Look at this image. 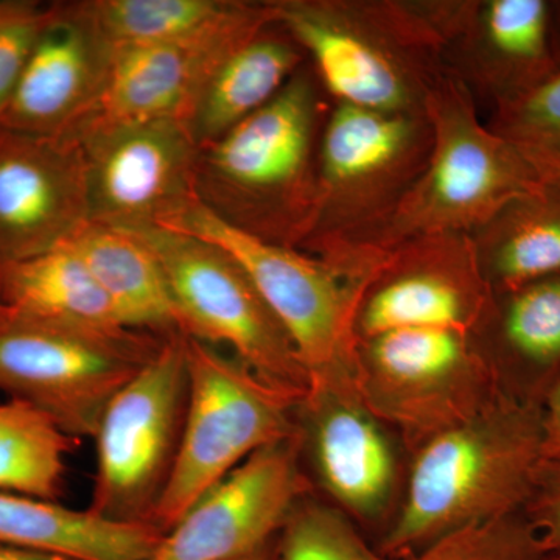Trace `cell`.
I'll use <instances>...</instances> for the list:
<instances>
[{
    "mask_svg": "<svg viewBox=\"0 0 560 560\" xmlns=\"http://www.w3.org/2000/svg\"><path fill=\"white\" fill-rule=\"evenodd\" d=\"M544 455L545 458L560 455V382L545 397L544 405Z\"/></svg>",
    "mask_w": 560,
    "mask_h": 560,
    "instance_id": "cell-33",
    "label": "cell"
},
{
    "mask_svg": "<svg viewBox=\"0 0 560 560\" xmlns=\"http://www.w3.org/2000/svg\"><path fill=\"white\" fill-rule=\"evenodd\" d=\"M320 485L331 499L357 515L377 514L394 482L388 440L360 394L312 388L298 405Z\"/></svg>",
    "mask_w": 560,
    "mask_h": 560,
    "instance_id": "cell-19",
    "label": "cell"
},
{
    "mask_svg": "<svg viewBox=\"0 0 560 560\" xmlns=\"http://www.w3.org/2000/svg\"><path fill=\"white\" fill-rule=\"evenodd\" d=\"M360 393L372 415L388 416L427 440L455 425L501 389L470 334L394 330L360 340Z\"/></svg>",
    "mask_w": 560,
    "mask_h": 560,
    "instance_id": "cell-11",
    "label": "cell"
},
{
    "mask_svg": "<svg viewBox=\"0 0 560 560\" xmlns=\"http://www.w3.org/2000/svg\"><path fill=\"white\" fill-rule=\"evenodd\" d=\"M275 21L268 0H242L230 18L195 38L113 49L101 101L79 128L162 119L186 124L212 69L232 49Z\"/></svg>",
    "mask_w": 560,
    "mask_h": 560,
    "instance_id": "cell-16",
    "label": "cell"
},
{
    "mask_svg": "<svg viewBox=\"0 0 560 560\" xmlns=\"http://www.w3.org/2000/svg\"><path fill=\"white\" fill-rule=\"evenodd\" d=\"M276 560H388L337 508L302 497L279 530Z\"/></svg>",
    "mask_w": 560,
    "mask_h": 560,
    "instance_id": "cell-29",
    "label": "cell"
},
{
    "mask_svg": "<svg viewBox=\"0 0 560 560\" xmlns=\"http://www.w3.org/2000/svg\"><path fill=\"white\" fill-rule=\"evenodd\" d=\"M331 105L305 62L268 105L200 150L198 201L234 230L301 249L315 223L319 147Z\"/></svg>",
    "mask_w": 560,
    "mask_h": 560,
    "instance_id": "cell-1",
    "label": "cell"
},
{
    "mask_svg": "<svg viewBox=\"0 0 560 560\" xmlns=\"http://www.w3.org/2000/svg\"><path fill=\"white\" fill-rule=\"evenodd\" d=\"M331 101L425 113L458 0H268Z\"/></svg>",
    "mask_w": 560,
    "mask_h": 560,
    "instance_id": "cell-3",
    "label": "cell"
},
{
    "mask_svg": "<svg viewBox=\"0 0 560 560\" xmlns=\"http://www.w3.org/2000/svg\"><path fill=\"white\" fill-rule=\"evenodd\" d=\"M300 453L298 431L250 456L162 534L149 560H235L272 544L308 489Z\"/></svg>",
    "mask_w": 560,
    "mask_h": 560,
    "instance_id": "cell-14",
    "label": "cell"
},
{
    "mask_svg": "<svg viewBox=\"0 0 560 560\" xmlns=\"http://www.w3.org/2000/svg\"><path fill=\"white\" fill-rule=\"evenodd\" d=\"M77 440L20 400L0 404V492L60 501Z\"/></svg>",
    "mask_w": 560,
    "mask_h": 560,
    "instance_id": "cell-26",
    "label": "cell"
},
{
    "mask_svg": "<svg viewBox=\"0 0 560 560\" xmlns=\"http://www.w3.org/2000/svg\"><path fill=\"white\" fill-rule=\"evenodd\" d=\"M88 223L79 140L0 128V267L60 248Z\"/></svg>",
    "mask_w": 560,
    "mask_h": 560,
    "instance_id": "cell-15",
    "label": "cell"
},
{
    "mask_svg": "<svg viewBox=\"0 0 560 560\" xmlns=\"http://www.w3.org/2000/svg\"><path fill=\"white\" fill-rule=\"evenodd\" d=\"M540 560H560V556H544Z\"/></svg>",
    "mask_w": 560,
    "mask_h": 560,
    "instance_id": "cell-37",
    "label": "cell"
},
{
    "mask_svg": "<svg viewBox=\"0 0 560 560\" xmlns=\"http://www.w3.org/2000/svg\"><path fill=\"white\" fill-rule=\"evenodd\" d=\"M167 337L75 326L0 304V390L73 440L94 438L109 401Z\"/></svg>",
    "mask_w": 560,
    "mask_h": 560,
    "instance_id": "cell-6",
    "label": "cell"
},
{
    "mask_svg": "<svg viewBox=\"0 0 560 560\" xmlns=\"http://www.w3.org/2000/svg\"><path fill=\"white\" fill-rule=\"evenodd\" d=\"M162 230L213 243L242 265L293 341L311 374V389L360 393L357 318L377 268L341 267L300 249L259 241L228 226L200 201Z\"/></svg>",
    "mask_w": 560,
    "mask_h": 560,
    "instance_id": "cell-5",
    "label": "cell"
},
{
    "mask_svg": "<svg viewBox=\"0 0 560 560\" xmlns=\"http://www.w3.org/2000/svg\"><path fill=\"white\" fill-rule=\"evenodd\" d=\"M490 298L469 234L419 235L383 254L361 301L357 334L360 340L407 329L471 334Z\"/></svg>",
    "mask_w": 560,
    "mask_h": 560,
    "instance_id": "cell-13",
    "label": "cell"
},
{
    "mask_svg": "<svg viewBox=\"0 0 560 560\" xmlns=\"http://www.w3.org/2000/svg\"><path fill=\"white\" fill-rule=\"evenodd\" d=\"M522 514L544 555L560 556V455L541 463Z\"/></svg>",
    "mask_w": 560,
    "mask_h": 560,
    "instance_id": "cell-32",
    "label": "cell"
},
{
    "mask_svg": "<svg viewBox=\"0 0 560 560\" xmlns=\"http://www.w3.org/2000/svg\"><path fill=\"white\" fill-rule=\"evenodd\" d=\"M187 393L186 335L172 334L103 412L92 438L97 463L88 510L150 525L178 456Z\"/></svg>",
    "mask_w": 560,
    "mask_h": 560,
    "instance_id": "cell-10",
    "label": "cell"
},
{
    "mask_svg": "<svg viewBox=\"0 0 560 560\" xmlns=\"http://www.w3.org/2000/svg\"><path fill=\"white\" fill-rule=\"evenodd\" d=\"M70 138L86 161L92 223L165 228L198 201L200 147L183 120L90 124Z\"/></svg>",
    "mask_w": 560,
    "mask_h": 560,
    "instance_id": "cell-12",
    "label": "cell"
},
{
    "mask_svg": "<svg viewBox=\"0 0 560 560\" xmlns=\"http://www.w3.org/2000/svg\"><path fill=\"white\" fill-rule=\"evenodd\" d=\"M242 0H80L84 16L113 49L179 43L219 25Z\"/></svg>",
    "mask_w": 560,
    "mask_h": 560,
    "instance_id": "cell-27",
    "label": "cell"
},
{
    "mask_svg": "<svg viewBox=\"0 0 560 560\" xmlns=\"http://www.w3.org/2000/svg\"><path fill=\"white\" fill-rule=\"evenodd\" d=\"M486 124L544 183L560 184V72L525 97L490 110Z\"/></svg>",
    "mask_w": 560,
    "mask_h": 560,
    "instance_id": "cell-28",
    "label": "cell"
},
{
    "mask_svg": "<svg viewBox=\"0 0 560 560\" xmlns=\"http://www.w3.org/2000/svg\"><path fill=\"white\" fill-rule=\"evenodd\" d=\"M66 245L90 268L128 329L180 334L164 268L142 238L90 221Z\"/></svg>",
    "mask_w": 560,
    "mask_h": 560,
    "instance_id": "cell-23",
    "label": "cell"
},
{
    "mask_svg": "<svg viewBox=\"0 0 560 560\" xmlns=\"http://www.w3.org/2000/svg\"><path fill=\"white\" fill-rule=\"evenodd\" d=\"M130 232L154 250L164 268L180 334L228 346L261 381L300 404L304 400L311 374L270 305L230 253L162 228Z\"/></svg>",
    "mask_w": 560,
    "mask_h": 560,
    "instance_id": "cell-9",
    "label": "cell"
},
{
    "mask_svg": "<svg viewBox=\"0 0 560 560\" xmlns=\"http://www.w3.org/2000/svg\"><path fill=\"white\" fill-rule=\"evenodd\" d=\"M0 560H72L61 558V556L46 555L24 548L10 547V545L0 544Z\"/></svg>",
    "mask_w": 560,
    "mask_h": 560,
    "instance_id": "cell-34",
    "label": "cell"
},
{
    "mask_svg": "<svg viewBox=\"0 0 560 560\" xmlns=\"http://www.w3.org/2000/svg\"><path fill=\"white\" fill-rule=\"evenodd\" d=\"M0 304L75 326L128 329L90 268L68 245L2 265Z\"/></svg>",
    "mask_w": 560,
    "mask_h": 560,
    "instance_id": "cell-25",
    "label": "cell"
},
{
    "mask_svg": "<svg viewBox=\"0 0 560 560\" xmlns=\"http://www.w3.org/2000/svg\"><path fill=\"white\" fill-rule=\"evenodd\" d=\"M427 116L433 147L394 217L383 253L408 238L429 234H471L504 205L544 184L508 140L481 117L459 80L445 72L431 90Z\"/></svg>",
    "mask_w": 560,
    "mask_h": 560,
    "instance_id": "cell-7",
    "label": "cell"
},
{
    "mask_svg": "<svg viewBox=\"0 0 560 560\" xmlns=\"http://www.w3.org/2000/svg\"><path fill=\"white\" fill-rule=\"evenodd\" d=\"M478 265L492 291H508L560 272V184L504 205L471 232Z\"/></svg>",
    "mask_w": 560,
    "mask_h": 560,
    "instance_id": "cell-24",
    "label": "cell"
},
{
    "mask_svg": "<svg viewBox=\"0 0 560 560\" xmlns=\"http://www.w3.org/2000/svg\"><path fill=\"white\" fill-rule=\"evenodd\" d=\"M497 378L529 381L526 401L544 405L560 382V272L508 291H492L471 331Z\"/></svg>",
    "mask_w": 560,
    "mask_h": 560,
    "instance_id": "cell-20",
    "label": "cell"
},
{
    "mask_svg": "<svg viewBox=\"0 0 560 560\" xmlns=\"http://www.w3.org/2000/svg\"><path fill=\"white\" fill-rule=\"evenodd\" d=\"M444 68L488 114L537 90L560 72L550 0H466L445 40Z\"/></svg>",
    "mask_w": 560,
    "mask_h": 560,
    "instance_id": "cell-18",
    "label": "cell"
},
{
    "mask_svg": "<svg viewBox=\"0 0 560 560\" xmlns=\"http://www.w3.org/2000/svg\"><path fill=\"white\" fill-rule=\"evenodd\" d=\"M544 556L521 511L455 530L399 560H540Z\"/></svg>",
    "mask_w": 560,
    "mask_h": 560,
    "instance_id": "cell-30",
    "label": "cell"
},
{
    "mask_svg": "<svg viewBox=\"0 0 560 560\" xmlns=\"http://www.w3.org/2000/svg\"><path fill=\"white\" fill-rule=\"evenodd\" d=\"M550 43L552 57L560 70V0H550Z\"/></svg>",
    "mask_w": 560,
    "mask_h": 560,
    "instance_id": "cell-35",
    "label": "cell"
},
{
    "mask_svg": "<svg viewBox=\"0 0 560 560\" xmlns=\"http://www.w3.org/2000/svg\"><path fill=\"white\" fill-rule=\"evenodd\" d=\"M433 147L425 113H383L334 102L319 147L318 206L302 253L374 270L383 241Z\"/></svg>",
    "mask_w": 560,
    "mask_h": 560,
    "instance_id": "cell-4",
    "label": "cell"
},
{
    "mask_svg": "<svg viewBox=\"0 0 560 560\" xmlns=\"http://www.w3.org/2000/svg\"><path fill=\"white\" fill-rule=\"evenodd\" d=\"M113 47L79 2L51 3L16 88L0 113V128L65 138L90 119L108 80Z\"/></svg>",
    "mask_w": 560,
    "mask_h": 560,
    "instance_id": "cell-17",
    "label": "cell"
},
{
    "mask_svg": "<svg viewBox=\"0 0 560 560\" xmlns=\"http://www.w3.org/2000/svg\"><path fill=\"white\" fill-rule=\"evenodd\" d=\"M162 533L108 521L60 501L0 492V544L72 560H149Z\"/></svg>",
    "mask_w": 560,
    "mask_h": 560,
    "instance_id": "cell-22",
    "label": "cell"
},
{
    "mask_svg": "<svg viewBox=\"0 0 560 560\" xmlns=\"http://www.w3.org/2000/svg\"><path fill=\"white\" fill-rule=\"evenodd\" d=\"M50 10L51 3L36 0H0V113L49 21Z\"/></svg>",
    "mask_w": 560,
    "mask_h": 560,
    "instance_id": "cell-31",
    "label": "cell"
},
{
    "mask_svg": "<svg viewBox=\"0 0 560 560\" xmlns=\"http://www.w3.org/2000/svg\"><path fill=\"white\" fill-rule=\"evenodd\" d=\"M544 459L541 405L500 389L425 440L382 556L404 559L455 530L517 514Z\"/></svg>",
    "mask_w": 560,
    "mask_h": 560,
    "instance_id": "cell-2",
    "label": "cell"
},
{
    "mask_svg": "<svg viewBox=\"0 0 560 560\" xmlns=\"http://www.w3.org/2000/svg\"><path fill=\"white\" fill-rule=\"evenodd\" d=\"M186 418L175 467L150 525L162 534L261 448L296 436L300 401L217 346L186 337Z\"/></svg>",
    "mask_w": 560,
    "mask_h": 560,
    "instance_id": "cell-8",
    "label": "cell"
},
{
    "mask_svg": "<svg viewBox=\"0 0 560 560\" xmlns=\"http://www.w3.org/2000/svg\"><path fill=\"white\" fill-rule=\"evenodd\" d=\"M235 560H276V548H272V544H270L261 550L253 552V555Z\"/></svg>",
    "mask_w": 560,
    "mask_h": 560,
    "instance_id": "cell-36",
    "label": "cell"
},
{
    "mask_svg": "<svg viewBox=\"0 0 560 560\" xmlns=\"http://www.w3.org/2000/svg\"><path fill=\"white\" fill-rule=\"evenodd\" d=\"M305 62L304 49L278 21L232 49L210 72L186 119L200 150L268 105Z\"/></svg>",
    "mask_w": 560,
    "mask_h": 560,
    "instance_id": "cell-21",
    "label": "cell"
}]
</instances>
